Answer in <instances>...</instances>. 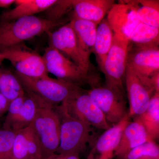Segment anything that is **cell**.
Masks as SVG:
<instances>
[{
  "label": "cell",
  "instance_id": "6da1fadb",
  "mask_svg": "<svg viewBox=\"0 0 159 159\" xmlns=\"http://www.w3.org/2000/svg\"><path fill=\"white\" fill-rule=\"evenodd\" d=\"M55 109L60 120V142L56 153L80 154L88 147H93L98 137L95 129L69 115L60 106Z\"/></svg>",
  "mask_w": 159,
  "mask_h": 159
},
{
  "label": "cell",
  "instance_id": "7a4b0ae2",
  "mask_svg": "<svg viewBox=\"0 0 159 159\" xmlns=\"http://www.w3.org/2000/svg\"><path fill=\"white\" fill-rule=\"evenodd\" d=\"M37 16H27L10 21L0 20V52L17 45L62 24Z\"/></svg>",
  "mask_w": 159,
  "mask_h": 159
},
{
  "label": "cell",
  "instance_id": "3957f363",
  "mask_svg": "<svg viewBox=\"0 0 159 159\" xmlns=\"http://www.w3.org/2000/svg\"><path fill=\"white\" fill-rule=\"evenodd\" d=\"M30 93L38 105L37 112L31 124L40 140L42 159H44L55 153L59 146L60 120L55 106Z\"/></svg>",
  "mask_w": 159,
  "mask_h": 159
},
{
  "label": "cell",
  "instance_id": "277c9868",
  "mask_svg": "<svg viewBox=\"0 0 159 159\" xmlns=\"http://www.w3.org/2000/svg\"><path fill=\"white\" fill-rule=\"evenodd\" d=\"M42 57L48 73L53 74L57 79L78 86L87 84L91 88L99 84L98 77L84 70L51 46L46 48Z\"/></svg>",
  "mask_w": 159,
  "mask_h": 159
},
{
  "label": "cell",
  "instance_id": "5b68a950",
  "mask_svg": "<svg viewBox=\"0 0 159 159\" xmlns=\"http://www.w3.org/2000/svg\"><path fill=\"white\" fill-rule=\"evenodd\" d=\"M25 91L36 94L54 106L61 103L74 92L79 86L58 79L46 77L31 78L15 73Z\"/></svg>",
  "mask_w": 159,
  "mask_h": 159
},
{
  "label": "cell",
  "instance_id": "8992f818",
  "mask_svg": "<svg viewBox=\"0 0 159 159\" xmlns=\"http://www.w3.org/2000/svg\"><path fill=\"white\" fill-rule=\"evenodd\" d=\"M60 106L71 116L87 123L95 129L106 130L111 127L86 90L80 88Z\"/></svg>",
  "mask_w": 159,
  "mask_h": 159
},
{
  "label": "cell",
  "instance_id": "52a82bcc",
  "mask_svg": "<svg viewBox=\"0 0 159 159\" xmlns=\"http://www.w3.org/2000/svg\"><path fill=\"white\" fill-rule=\"evenodd\" d=\"M129 41L114 34L112 45L101 70L105 75L106 84L125 96L124 81Z\"/></svg>",
  "mask_w": 159,
  "mask_h": 159
},
{
  "label": "cell",
  "instance_id": "ba28073f",
  "mask_svg": "<svg viewBox=\"0 0 159 159\" xmlns=\"http://www.w3.org/2000/svg\"><path fill=\"white\" fill-rule=\"evenodd\" d=\"M86 91L111 126L118 124L128 116L125 96L121 93L100 84Z\"/></svg>",
  "mask_w": 159,
  "mask_h": 159
},
{
  "label": "cell",
  "instance_id": "9c48e42d",
  "mask_svg": "<svg viewBox=\"0 0 159 159\" xmlns=\"http://www.w3.org/2000/svg\"><path fill=\"white\" fill-rule=\"evenodd\" d=\"M126 68L136 75L152 96L155 93L152 77L159 72V48L135 50L127 54Z\"/></svg>",
  "mask_w": 159,
  "mask_h": 159
},
{
  "label": "cell",
  "instance_id": "30bf717a",
  "mask_svg": "<svg viewBox=\"0 0 159 159\" xmlns=\"http://www.w3.org/2000/svg\"><path fill=\"white\" fill-rule=\"evenodd\" d=\"M0 53L5 60L11 62L18 74L31 78L48 76L42 56L26 47L19 44Z\"/></svg>",
  "mask_w": 159,
  "mask_h": 159
},
{
  "label": "cell",
  "instance_id": "8fae6325",
  "mask_svg": "<svg viewBox=\"0 0 159 159\" xmlns=\"http://www.w3.org/2000/svg\"><path fill=\"white\" fill-rule=\"evenodd\" d=\"M48 34L50 46L60 51L84 70L89 73L91 65L83 57L77 42V37L70 24L64 25Z\"/></svg>",
  "mask_w": 159,
  "mask_h": 159
},
{
  "label": "cell",
  "instance_id": "7c38bea8",
  "mask_svg": "<svg viewBox=\"0 0 159 159\" xmlns=\"http://www.w3.org/2000/svg\"><path fill=\"white\" fill-rule=\"evenodd\" d=\"M107 20L114 34L129 41L140 22L136 9L130 1H120L114 4L108 12Z\"/></svg>",
  "mask_w": 159,
  "mask_h": 159
},
{
  "label": "cell",
  "instance_id": "4fadbf2b",
  "mask_svg": "<svg viewBox=\"0 0 159 159\" xmlns=\"http://www.w3.org/2000/svg\"><path fill=\"white\" fill-rule=\"evenodd\" d=\"M129 122L130 119L127 116L119 123L105 130L98 137L86 159H113L122 132Z\"/></svg>",
  "mask_w": 159,
  "mask_h": 159
},
{
  "label": "cell",
  "instance_id": "5bb4252c",
  "mask_svg": "<svg viewBox=\"0 0 159 159\" xmlns=\"http://www.w3.org/2000/svg\"><path fill=\"white\" fill-rule=\"evenodd\" d=\"M125 81L129 102L128 116H139L148 108L152 96L132 71L126 68Z\"/></svg>",
  "mask_w": 159,
  "mask_h": 159
},
{
  "label": "cell",
  "instance_id": "9a60e30c",
  "mask_svg": "<svg viewBox=\"0 0 159 159\" xmlns=\"http://www.w3.org/2000/svg\"><path fill=\"white\" fill-rule=\"evenodd\" d=\"M150 141L152 140L148 137L139 117H134V121H130L122 132L115 157L121 158L134 148Z\"/></svg>",
  "mask_w": 159,
  "mask_h": 159
},
{
  "label": "cell",
  "instance_id": "2e32d148",
  "mask_svg": "<svg viewBox=\"0 0 159 159\" xmlns=\"http://www.w3.org/2000/svg\"><path fill=\"white\" fill-rule=\"evenodd\" d=\"M115 4L114 0H72L74 16L98 25Z\"/></svg>",
  "mask_w": 159,
  "mask_h": 159
},
{
  "label": "cell",
  "instance_id": "e0dca14e",
  "mask_svg": "<svg viewBox=\"0 0 159 159\" xmlns=\"http://www.w3.org/2000/svg\"><path fill=\"white\" fill-rule=\"evenodd\" d=\"M77 36L80 49L86 62L91 65L90 57L94 51L97 25L92 22L78 18L74 15L70 21Z\"/></svg>",
  "mask_w": 159,
  "mask_h": 159
},
{
  "label": "cell",
  "instance_id": "ac0fdd59",
  "mask_svg": "<svg viewBox=\"0 0 159 159\" xmlns=\"http://www.w3.org/2000/svg\"><path fill=\"white\" fill-rule=\"evenodd\" d=\"M57 0H15L16 6L11 10L3 12L0 20L10 21L20 18L32 16L36 13L46 11Z\"/></svg>",
  "mask_w": 159,
  "mask_h": 159
},
{
  "label": "cell",
  "instance_id": "d6986e66",
  "mask_svg": "<svg viewBox=\"0 0 159 159\" xmlns=\"http://www.w3.org/2000/svg\"><path fill=\"white\" fill-rule=\"evenodd\" d=\"M130 42L135 46V50L159 48V28L140 22L131 34Z\"/></svg>",
  "mask_w": 159,
  "mask_h": 159
},
{
  "label": "cell",
  "instance_id": "ffe728a7",
  "mask_svg": "<svg viewBox=\"0 0 159 159\" xmlns=\"http://www.w3.org/2000/svg\"><path fill=\"white\" fill-rule=\"evenodd\" d=\"M114 33L107 20L103 19L97 26L94 50L102 68L112 45Z\"/></svg>",
  "mask_w": 159,
  "mask_h": 159
},
{
  "label": "cell",
  "instance_id": "44dd1931",
  "mask_svg": "<svg viewBox=\"0 0 159 159\" xmlns=\"http://www.w3.org/2000/svg\"><path fill=\"white\" fill-rule=\"evenodd\" d=\"M138 117L151 140L156 142L159 137V93H155L147 110Z\"/></svg>",
  "mask_w": 159,
  "mask_h": 159
},
{
  "label": "cell",
  "instance_id": "7402d4cb",
  "mask_svg": "<svg viewBox=\"0 0 159 159\" xmlns=\"http://www.w3.org/2000/svg\"><path fill=\"white\" fill-rule=\"evenodd\" d=\"M136 9L140 22L159 28V1L155 0L130 1Z\"/></svg>",
  "mask_w": 159,
  "mask_h": 159
},
{
  "label": "cell",
  "instance_id": "603a6c76",
  "mask_svg": "<svg viewBox=\"0 0 159 159\" xmlns=\"http://www.w3.org/2000/svg\"><path fill=\"white\" fill-rule=\"evenodd\" d=\"M0 93L10 102L25 93V90L15 74L1 68Z\"/></svg>",
  "mask_w": 159,
  "mask_h": 159
},
{
  "label": "cell",
  "instance_id": "cb8c5ba5",
  "mask_svg": "<svg viewBox=\"0 0 159 159\" xmlns=\"http://www.w3.org/2000/svg\"><path fill=\"white\" fill-rule=\"evenodd\" d=\"M25 93V99L17 119L11 127V130L18 131L25 128L31 125L37 112V102L30 92Z\"/></svg>",
  "mask_w": 159,
  "mask_h": 159
},
{
  "label": "cell",
  "instance_id": "d4e9b609",
  "mask_svg": "<svg viewBox=\"0 0 159 159\" xmlns=\"http://www.w3.org/2000/svg\"><path fill=\"white\" fill-rule=\"evenodd\" d=\"M117 159H159V145L155 141H148Z\"/></svg>",
  "mask_w": 159,
  "mask_h": 159
},
{
  "label": "cell",
  "instance_id": "484cf974",
  "mask_svg": "<svg viewBox=\"0 0 159 159\" xmlns=\"http://www.w3.org/2000/svg\"><path fill=\"white\" fill-rule=\"evenodd\" d=\"M12 159H29L26 128L16 132L12 145Z\"/></svg>",
  "mask_w": 159,
  "mask_h": 159
},
{
  "label": "cell",
  "instance_id": "4316f807",
  "mask_svg": "<svg viewBox=\"0 0 159 159\" xmlns=\"http://www.w3.org/2000/svg\"><path fill=\"white\" fill-rule=\"evenodd\" d=\"M29 159H42L40 140L31 124L26 127Z\"/></svg>",
  "mask_w": 159,
  "mask_h": 159
},
{
  "label": "cell",
  "instance_id": "83f0119b",
  "mask_svg": "<svg viewBox=\"0 0 159 159\" xmlns=\"http://www.w3.org/2000/svg\"><path fill=\"white\" fill-rule=\"evenodd\" d=\"M16 132L0 129V159H12V145Z\"/></svg>",
  "mask_w": 159,
  "mask_h": 159
},
{
  "label": "cell",
  "instance_id": "f1b7e54d",
  "mask_svg": "<svg viewBox=\"0 0 159 159\" xmlns=\"http://www.w3.org/2000/svg\"><path fill=\"white\" fill-rule=\"evenodd\" d=\"M25 99V93L10 102L7 111V115L4 121L3 129L11 130V127L18 116L24 101Z\"/></svg>",
  "mask_w": 159,
  "mask_h": 159
},
{
  "label": "cell",
  "instance_id": "f546056e",
  "mask_svg": "<svg viewBox=\"0 0 159 159\" xmlns=\"http://www.w3.org/2000/svg\"><path fill=\"white\" fill-rule=\"evenodd\" d=\"M72 8V1H57L55 4L47 10H48V16L47 19L50 20H60L69 9Z\"/></svg>",
  "mask_w": 159,
  "mask_h": 159
},
{
  "label": "cell",
  "instance_id": "4dcf8cb0",
  "mask_svg": "<svg viewBox=\"0 0 159 159\" xmlns=\"http://www.w3.org/2000/svg\"><path fill=\"white\" fill-rule=\"evenodd\" d=\"M44 159H80L79 155L75 153H54Z\"/></svg>",
  "mask_w": 159,
  "mask_h": 159
},
{
  "label": "cell",
  "instance_id": "1f68e13d",
  "mask_svg": "<svg viewBox=\"0 0 159 159\" xmlns=\"http://www.w3.org/2000/svg\"><path fill=\"white\" fill-rule=\"evenodd\" d=\"M10 101L0 93V117L8 111Z\"/></svg>",
  "mask_w": 159,
  "mask_h": 159
},
{
  "label": "cell",
  "instance_id": "d6a6232c",
  "mask_svg": "<svg viewBox=\"0 0 159 159\" xmlns=\"http://www.w3.org/2000/svg\"><path fill=\"white\" fill-rule=\"evenodd\" d=\"M15 0H0V8L7 9L15 3Z\"/></svg>",
  "mask_w": 159,
  "mask_h": 159
},
{
  "label": "cell",
  "instance_id": "836d02e7",
  "mask_svg": "<svg viewBox=\"0 0 159 159\" xmlns=\"http://www.w3.org/2000/svg\"><path fill=\"white\" fill-rule=\"evenodd\" d=\"M4 60H5V59H4V57L3 56V54L2 53H0V65L1 64V63H2Z\"/></svg>",
  "mask_w": 159,
  "mask_h": 159
}]
</instances>
